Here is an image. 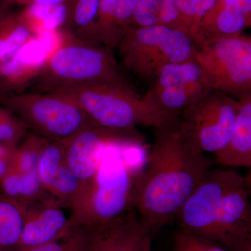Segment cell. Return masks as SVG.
Listing matches in <instances>:
<instances>
[{"mask_svg":"<svg viewBox=\"0 0 251 251\" xmlns=\"http://www.w3.org/2000/svg\"><path fill=\"white\" fill-rule=\"evenodd\" d=\"M178 118L156 128L154 144L135 184L133 209L153 236L175 221L215 162L185 138Z\"/></svg>","mask_w":251,"mask_h":251,"instance_id":"1","label":"cell"},{"mask_svg":"<svg viewBox=\"0 0 251 251\" xmlns=\"http://www.w3.org/2000/svg\"><path fill=\"white\" fill-rule=\"evenodd\" d=\"M232 168H211L176 217L179 228L227 251H251V185Z\"/></svg>","mask_w":251,"mask_h":251,"instance_id":"2","label":"cell"},{"mask_svg":"<svg viewBox=\"0 0 251 251\" xmlns=\"http://www.w3.org/2000/svg\"><path fill=\"white\" fill-rule=\"evenodd\" d=\"M64 33L62 46L41 69L31 90L45 92L127 81L111 48Z\"/></svg>","mask_w":251,"mask_h":251,"instance_id":"3","label":"cell"},{"mask_svg":"<svg viewBox=\"0 0 251 251\" xmlns=\"http://www.w3.org/2000/svg\"><path fill=\"white\" fill-rule=\"evenodd\" d=\"M45 92L72 99L96 125L112 129H133L139 126L156 129L179 117L158 110L145 95L137 93L128 81Z\"/></svg>","mask_w":251,"mask_h":251,"instance_id":"4","label":"cell"},{"mask_svg":"<svg viewBox=\"0 0 251 251\" xmlns=\"http://www.w3.org/2000/svg\"><path fill=\"white\" fill-rule=\"evenodd\" d=\"M0 104L28 131L49 141L67 143L80 132L98 126L75 101L55 92H0Z\"/></svg>","mask_w":251,"mask_h":251,"instance_id":"5","label":"cell"},{"mask_svg":"<svg viewBox=\"0 0 251 251\" xmlns=\"http://www.w3.org/2000/svg\"><path fill=\"white\" fill-rule=\"evenodd\" d=\"M140 172L139 168L118 157L103 159L96 177L81 188L70 207L72 226L97 227L133 209Z\"/></svg>","mask_w":251,"mask_h":251,"instance_id":"6","label":"cell"},{"mask_svg":"<svg viewBox=\"0 0 251 251\" xmlns=\"http://www.w3.org/2000/svg\"><path fill=\"white\" fill-rule=\"evenodd\" d=\"M117 47L125 67L151 83L166 64L194 59L196 49L184 31L159 25L128 26Z\"/></svg>","mask_w":251,"mask_h":251,"instance_id":"7","label":"cell"},{"mask_svg":"<svg viewBox=\"0 0 251 251\" xmlns=\"http://www.w3.org/2000/svg\"><path fill=\"white\" fill-rule=\"evenodd\" d=\"M195 60L213 91L238 99L251 92V38L247 34L196 46Z\"/></svg>","mask_w":251,"mask_h":251,"instance_id":"8","label":"cell"},{"mask_svg":"<svg viewBox=\"0 0 251 251\" xmlns=\"http://www.w3.org/2000/svg\"><path fill=\"white\" fill-rule=\"evenodd\" d=\"M239 105L238 99L211 91L181 112L179 129L202 152L215 154L228 140Z\"/></svg>","mask_w":251,"mask_h":251,"instance_id":"9","label":"cell"},{"mask_svg":"<svg viewBox=\"0 0 251 251\" xmlns=\"http://www.w3.org/2000/svg\"><path fill=\"white\" fill-rule=\"evenodd\" d=\"M144 141L143 135L136 128L119 130L92 127L67 142L65 163L83 187L97 176L109 149L142 148Z\"/></svg>","mask_w":251,"mask_h":251,"instance_id":"10","label":"cell"},{"mask_svg":"<svg viewBox=\"0 0 251 251\" xmlns=\"http://www.w3.org/2000/svg\"><path fill=\"white\" fill-rule=\"evenodd\" d=\"M90 228V251H153L151 229L133 209Z\"/></svg>","mask_w":251,"mask_h":251,"instance_id":"11","label":"cell"},{"mask_svg":"<svg viewBox=\"0 0 251 251\" xmlns=\"http://www.w3.org/2000/svg\"><path fill=\"white\" fill-rule=\"evenodd\" d=\"M25 218L17 251L29 250L62 237L72 228L67 215L56 200L24 204Z\"/></svg>","mask_w":251,"mask_h":251,"instance_id":"12","label":"cell"},{"mask_svg":"<svg viewBox=\"0 0 251 251\" xmlns=\"http://www.w3.org/2000/svg\"><path fill=\"white\" fill-rule=\"evenodd\" d=\"M251 24V11L231 0H218L200 23L196 46L242 35Z\"/></svg>","mask_w":251,"mask_h":251,"instance_id":"13","label":"cell"},{"mask_svg":"<svg viewBox=\"0 0 251 251\" xmlns=\"http://www.w3.org/2000/svg\"><path fill=\"white\" fill-rule=\"evenodd\" d=\"M50 57L45 46L34 36L0 66V88L2 92H18L31 85Z\"/></svg>","mask_w":251,"mask_h":251,"instance_id":"14","label":"cell"},{"mask_svg":"<svg viewBox=\"0 0 251 251\" xmlns=\"http://www.w3.org/2000/svg\"><path fill=\"white\" fill-rule=\"evenodd\" d=\"M239 108L228 140L216 152L215 163L225 168L251 167V92L238 99Z\"/></svg>","mask_w":251,"mask_h":251,"instance_id":"15","label":"cell"},{"mask_svg":"<svg viewBox=\"0 0 251 251\" xmlns=\"http://www.w3.org/2000/svg\"><path fill=\"white\" fill-rule=\"evenodd\" d=\"M211 91L209 84L196 82L166 88H150L145 96L161 112L176 116Z\"/></svg>","mask_w":251,"mask_h":251,"instance_id":"16","label":"cell"},{"mask_svg":"<svg viewBox=\"0 0 251 251\" xmlns=\"http://www.w3.org/2000/svg\"><path fill=\"white\" fill-rule=\"evenodd\" d=\"M130 25L163 26L184 31L191 36L176 6V0H135L134 14Z\"/></svg>","mask_w":251,"mask_h":251,"instance_id":"17","label":"cell"},{"mask_svg":"<svg viewBox=\"0 0 251 251\" xmlns=\"http://www.w3.org/2000/svg\"><path fill=\"white\" fill-rule=\"evenodd\" d=\"M24 218V204L0 196V251H17Z\"/></svg>","mask_w":251,"mask_h":251,"instance_id":"18","label":"cell"},{"mask_svg":"<svg viewBox=\"0 0 251 251\" xmlns=\"http://www.w3.org/2000/svg\"><path fill=\"white\" fill-rule=\"evenodd\" d=\"M196 82H202L211 86L205 73L193 59L171 63L162 67L151 82L150 88H166Z\"/></svg>","mask_w":251,"mask_h":251,"instance_id":"19","label":"cell"},{"mask_svg":"<svg viewBox=\"0 0 251 251\" xmlns=\"http://www.w3.org/2000/svg\"><path fill=\"white\" fill-rule=\"evenodd\" d=\"M34 35L19 14L6 13L0 21V66Z\"/></svg>","mask_w":251,"mask_h":251,"instance_id":"20","label":"cell"},{"mask_svg":"<svg viewBox=\"0 0 251 251\" xmlns=\"http://www.w3.org/2000/svg\"><path fill=\"white\" fill-rule=\"evenodd\" d=\"M117 0H100L97 18L92 27L81 39L95 41L112 48L117 47L122 36L115 25Z\"/></svg>","mask_w":251,"mask_h":251,"instance_id":"21","label":"cell"},{"mask_svg":"<svg viewBox=\"0 0 251 251\" xmlns=\"http://www.w3.org/2000/svg\"><path fill=\"white\" fill-rule=\"evenodd\" d=\"M67 1L57 6L30 5L19 13L34 36L44 30L62 29L67 18Z\"/></svg>","mask_w":251,"mask_h":251,"instance_id":"22","label":"cell"},{"mask_svg":"<svg viewBox=\"0 0 251 251\" xmlns=\"http://www.w3.org/2000/svg\"><path fill=\"white\" fill-rule=\"evenodd\" d=\"M100 0H67V18L61 30L81 37L94 24Z\"/></svg>","mask_w":251,"mask_h":251,"instance_id":"23","label":"cell"},{"mask_svg":"<svg viewBox=\"0 0 251 251\" xmlns=\"http://www.w3.org/2000/svg\"><path fill=\"white\" fill-rule=\"evenodd\" d=\"M47 140L28 133L14 149L11 155V170L16 173L36 171L38 161Z\"/></svg>","mask_w":251,"mask_h":251,"instance_id":"24","label":"cell"},{"mask_svg":"<svg viewBox=\"0 0 251 251\" xmlns=\"http://www.w3.org/2000/svg\"><path fill=\"white\" fill-rule=\"evenodd\" d=\"M66 148L67 143L48 140L41 151L36 171L47 192L59 168L65 163Z\"/></svg>","mask_w":251,"mask_h":251,"instance_id":"25","label":"cell"},{"mask_svg":"<svg viewBox=\"0 0 251 251\" xmlns=\"http://www.w3.org/2000/svg\"><path fill=\"white\" fill-rule=\"evenodd\" d=\"M82 184L64 163L50 186L48 192L63 206L70 209L80 194Z\"/></svg>","mask_w":251,"mask_h":251,"instance_id":"26","label":"cell"},{"mask_svg":"<svg viewBox=\"0 0 251 251\" xmlns=\"http://www.w3.org/2000/svg\"><path fill=\"white\" fill-rule=\"evenodd\" d=\"M91 228L74 226L62 237L44 245L23 251H90Z\"/></svg>","mask_w":251,"mask_h":251,"instance_id":"27","label":"cell"},{"mask_svg":"<svg viewBox=\"0 0 251 251\" xmlns=\"http://www.w3.org/2000/svg\"><path fill=\"white\" fill-rule=\"evenodd\" d=\"M218 0H176V6L194 43L200 23Z\"/></svg>","mask_w":251,"mask_h":251,"instance_id":"28","label":"cell"},{"mask_svg":"<svg viewBox=\"0 0 251 251\" xmlns=\"http://www.w3.org/2000/svg\"><path fill=\"white\" fill-rule=\"evenodd\" d=\"M28 133L25 126L17 117L0 107V145L16 148Z\"/></svg>","mask_w":251,"mask_h":251,"instance_id":"29","label":"cell"},{"mask_svg":"<svg viewBox=\"0 0 251 251\" xmlns=\"http://www.w3.org/2000/svg\"><path fill=\"white\" fill-rule=\"evenodd\" d=\"M173 251H227L216 243L179 229L173 240Z\"/></svg>","mask_w":251,"mask_h":251,"instance_id":"30","label":"cell"},{"mask_svg":"<svg viewBox=\"0 0 251 251\" xmlns=\"http://www.w3.org/2000/svg\"><path fill=\"white\" fill-rule=\"evenodd\" d=\"M135 7V0H117L115 14V25L120 35L131 24Z\"/></svg>","mask_w":251,"mask_h":251,"instance_id":"31","label":"cell"},{"mask_svg":"<svg viewBox=\"0 0 251 251\" xmlns=\"http://www.w3.org/2000/svg\"><path fill=\"white\" fill-rule=\"evenodd\" d=\"M67 0H3L2 3L7 6L10 4H18L21 6L40 5V6H57L64 4Z\"/></svg>","mask_w":251,"mask_h":251,"instance_id":"32","label":"cell"},{"mask_svg":"<svg viewBox=\"0 0 251 251\" xmlns=\"http://www.w3.org/2000/svg\"><path fill=\"white\" fill-rule=\"evenodd\" d=\"M11 170V156L0 157V179Z\"/></svg>","mask_w":251,"mask_h":251,"instance_id":"33","label":"cell"},{"mask_svg":"<svg viewBox=\"0 0 251 251\" xmlns=\"http://www.w3.org/2000/svg\"><path fill=\"white\" fill-rule=\"evenodd\" d=\"M15 148L0 145V157H11Z\"/></svg>","mask_w":251,"mask_h":251,"instance_id":"34","label":"cell"},{"mask_svg":"<svg viewBox=\"0 0 251 251\" xmlns=\"http://www.w3.org/2000/svg\"><path fill=\"white\" fill-rule=\"evenodd\" d=\"M6 6H5L4 4H1H1H0V21H1L3 16L7 13L6 11Z\"/></svg>","mask_w":251,"mask_h":251,"instance_id":"35","label":"cell"}]
</instances>
